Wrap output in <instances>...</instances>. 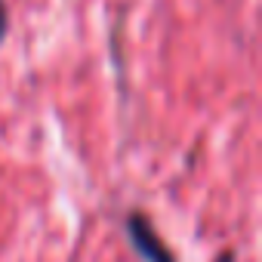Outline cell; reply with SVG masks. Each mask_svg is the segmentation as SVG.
<instances>
[{"instance_id": "1", "label": "cell", "mask_w": 262, "mask_h": 262, "mask_svg": "<svg viewBox=\"0 0 262 262\" xmlns=\"http://www.w3.org/2000/svg\"><path fill=\"white\" fill-rule=\"evenodd\" d=\"M126 237H129V244H133V250L139 253V259H145V262H176V256L170 253V247L155 231V225L148 222L145 213L133 210L126 216Z\"/></svg>"}, {"instance_id": "2", "label": "cell", "mask_w": 262, "mask_h": 262, "mask_svg": "<svg viewBox=\"0 0 262 262\" xmlns=\"http://www.w3.org/2000/svg\"><path fill=\"white\" fill-rule=\"evenodd\" d=\"M7 31H10V13H7V4L0 0V43H4Z\"/></svg>"}]
</instances>
